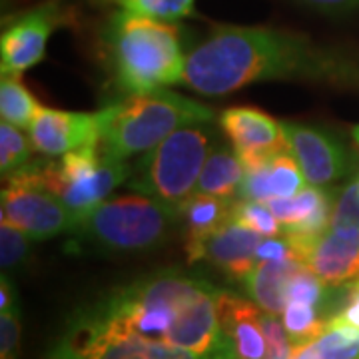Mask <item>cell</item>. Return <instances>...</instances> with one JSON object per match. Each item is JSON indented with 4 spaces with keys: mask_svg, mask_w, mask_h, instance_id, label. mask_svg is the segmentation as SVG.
Returning a JSON list of instances; mask_svg holds the SVG:
<instances>
[{
    "mask_svg": "<svg viewBox=\"0 0 359 359\" xmlns=\"http://www.w3.org/2000/svg\"><path fill=\"white\" fill-rule=\"evenodd\" d=\"M244 174V164H242L238 152L233 150V146L231 148L214 146V150L210 152L204 170H202L198 192L238 200Z\"/></svg>",
    "mask_w": 359,
    "mask_h": 359,
    "instance_id": "44dd1931",
    "label": "cell"
},
{
    "mask_svg": "<svg viewBox=\"0 0 359 359\" xmlns=\"http://www.w3.org/2000/svg\"><path fill=\"white\" fill-rule=\"evenodd\" d=\"M311 8H318L323 13H347L359 11V0H299Z\"/></svg>",
    "mask_w": 359,
    "mask_h": 359,
    "instance_id": "1f68e13d",
    "label": "cell"
},
{
    "mask_svg": "<svg viewBox=\"0 0 359 359\" xmlns=\"http://www.w3.org/2000/svg\"><path fill=\"white\" fill-rule=\"evenodd\" d=\"M68 20L60 0H48L13 18L0 36L2 74L20 76L36 66L46 54L52 32Z\"/></svg>",
    "mask_w": 359,
    "mask_h": 359,
    "instance_id": "30bf717a",
    "label": "cell"
},
{
    "mask_svg": "<svg viewBox=\"0 0 359 359\" xmlns=\"http://www.w3.org/2000/svg\"><path fill=\"white\" fill-rule=\"evenodd\" d=\"M358 66L304 34L269 26H214L186 54L184 84L224 96L268 80L347 82Z\"/></svg>",
    "mask_w": 359,
    "mask_h": 359,
    "instance_id": "6da1fadb",
    "label": "cell"
},
{
    "mask_svg": "<svg viewBox=\"0 0 359 359\" xmlns=\"http://www.w3.org/2000/svg\"><path fill=\"white\" fill-rule=\"evenodd\" d=\"M262 325H264L266 339H268V355H266V359H290L294 344H292L290 335L285 332L280 316L264 311L262 313Z\"/></svg>",
    "mask_w": 359,
    "mask_h": 359,
    "instance_id": "4dcf8cb0",
    "label": "cell"
},
{
    "mask_svg": "<svg viewBox=\"0 0 359 359\" xmlns=\"http://www.w3.org/2000/svg\"><path fill=\"white\" fill-rule=\"evenodd\" d=\"M290 359H320L316 349H313V344H299V346H294L292 349V355Z\"/></svg>",
    "mask_w": 359,
    "mask_h": 359,
    "instance_id": "836d02e7",
    "label": "cell"
},
{
    "mask_svg": "<svg viewBox=\"0 0 359 359\" xmlns=\"http://www.w3.org/2000/svg\"><path fill=\"white\" fill-rule=\"evenodd\" d=\"M262 240L264 236L230 218L200 242L186 245V254L190 262H208L230 280L242 283L257 264V245Z\"/></svg>",
    "mask_w": 359,
    "mask_h": 359,
    "instance_id": "7c38bea8",
    "label": "cell"
},
{
    "mask_svg": "<svg viewBox=\"0 0 359 359\" xmlns=\"http://www.w3.org/2000/svg\"><path fill=\"white\" fill-rule=\"evenodd\" d=\"M44 359H214L162 346L122 332L78 308L48 347Z\"/></svg>",
    "mask_w": 359,
    "mask_h": 359,
    "instance_id": "ba28073f",
    "label": "cell"
},
{
    "mask_svg": "<svg viewBox=\"0 0 359 359\" xmlns=\"http://www.w3.org/2000/svg\"><path fill=\"white\" fill-rule=\"evenodd\" d=\"M36 98L20 84L18 76L14 74H2L0 82V114L2 120L18 126V128H30L34 116L39 112Z\"/></svg>",
    "mask_w": 359,
    "mask_h": 359,
    "instance_id": "7402d4cb",
    "label": "cell"
},
{
    "mask_svg": "<svg viewBox=\"0 0 359 359\" xmlns=\"http://www.w3.org/2000/svg\"><path fill=\"white\" fill-rule=\"evenodd\" d=\"M358 184H359V178H358Z\"/></svg>",
    "mask_w": 359,
    "mask_h": 359,
    "instance_id": "d590c367",
    "label": "cell"
},
{
    "mask_svg": "<svg viewBox=\"0 0 359 359\" xmlns=\"http://www.w3.org/2000/svg\"><path fill=\"white\" fill-rule=\"evenodd\" d=\"M32 168L80 219L106 202L120 184H126L132 172L126 162L102 154L98 144L60 156V162H32Z\"/></svg>",
    "mask_w": 359,
    "mask_h": 359,
    "instance_id": "52a82bcc",
    "label": "cell"
},
{
    "mask_svg": "<svg viewBox=\"0 0 359 359\" xmlns=\"http://www.w3.org/2000/svg\"><path fill=\"white\" fill-rule=\"evenodd\" d=\"M180 226V208L144 194L108 198L70 231V252H142L160 245Z\"/></svg>",
    "mask_w": 359,
    "mask_h": 359,
    "instance_id": "5b68a950",
    "label": "cell"
},
{
    "mask_svg": "<svg viewBox=\"0 0 359 359\" xmlns=\"http://www.w3.org/2000/svg\"><path fill=\"white\" fill-rule=\"evenodd\" d=\"M282 124L290 152L295 156L309 186L325 188L349 172V156L330 134L295 122Z\"/></svg>",
    "mask_w": 359,
    "mask_h": 359,
    "instance_id": "5bb4252c",
    "label": "cell"
},
{
    "mask_svg": "<svg viewBox=\"0 0 359 359\" xmlns=\"http://www.w3.org/2000/svg\"><path fill=\"white\" fill-rule=\"evenodd\" d=\"M20 335H22L20 308L14 306L0 311V359H18Z\"/></svg>",
    "mask_w": 359,
    "mask_h": 359,
    "instance_id": "f546056e",
    "label": "cell"
},
{
    "mask_svg": "<svg viewBox=\"0 0 359 359\" xmlns=\"http://www.w3.org/2000/svg\"><path fill=\"white\" fill-rule=\"evenodd\" d=\"M282 224V231L295 244H308L330 228L334 196L318 186H306L290 198L266 202Z\"/></svg>",
    "mask_w": 359,
    "mask_h": 359,
    "instance_id": "e0dca14e",
    "label": "cell"
},
{
    "mask_svg": "<svg viewBox=\"0 0 359 359\" xmlns=\"http://www.w3.org/2000/svg\"><path fill=\"white\" fill-rule=\"evenodd\" d=\"M32 140L26 138L18 126H13L2 120L0 124V170L2 176H8L30 162L32 156Z\"/></svg>",
    "mask_w": 359,
    "mask_h": 359,
    "instance_id": "484cf974",
    "label": "cell"
},
{
    "mask_svg": "<svg viewBox=\"0 0 359 359\" xmlns=\"http://www.w3.org/2000/svg\"><path fill=\"white\" fill-rule=\"evenodd\" d=\"M222 292L182 269H162L124 283L84 308L122 332L214 359H230L219 327Z\"/></svg>",
    "mask_w": 359,
    "mask_h": 359,
    "instance_id": "7a4b0ae2",
    "label": "cell"
},
{
    "mask_svg": "<svg viewBox=\"0 0 359 359\" xmlns=\"http://www.w3.org/2000/svg\"><path fill=\"white\" fill-rule=\"evenodd\" d=\"M214 110L176 92L154 90L130 94L98 112V148L102 154L126 162L146 154L176 130L192 124H210Z\"/></svg>",
    "mask_w": 359,
    "mask_h": 359,
    "instance_id": "277c9868",
    "label": "cell"
},
{
    "mask_svg": "<svg viewBox=\"0 0 359 359\" xmlns=\"http://www.w3.org/2000/svg\"><path fill=\"white\" fill-rule=\"evenodd\" d=\"M6 186L0 198V219L26 231L34 242L58 233H70L80 222L66 202L46 188L36 176L32 162L4 176Z\"/></svg>",
    "mask_w": 359,
    "mask_h": 359,
    "instance_id": "9c48e42d",
    "label": "cell"
},
{
    "mask_svg": "<svg viewBox=\"0 0 359 359\" xmlns=\"http://www.w3.org/2000/svg\"><path fill=\"white\" fill-rule=\"evenodd\" d=\"M330 226H351L359 228V184L358 180L347 184L344 190H339L337 198H334L332 219Z\"/></svg>",
    "mask_w": 359,
    "mask_h": 359,
    "instance_id": "f1b7e54d",
    "label": "cell"
},
{
    "mask_svg": "<svg viewBox=\"0 0 359 359\" xmlns=\"http://www.w3.org/2000/svg\"><path fill=\"white\" fill-rule=\"evenodd\" d=\"M320 359H359V330L330 320L313 341Z\"/></svg>",
    "mask_w": 359,
    "mask_h": 359,
    "instance_id": "d4e9b609",
    "label": "cell"
},
{
    "mask_svg": "<svg viewBox=\"0 0 359 359\" xmlns=\"http://www.w3.org/2000/svg\"><path fill=\"white\" fill-rule=\"evenodd\" d=\"M236 200L196 192L180 205V226L184 230V244L192 245L224 226L233 214Z\"/></svg>",
    "mask_w": 359,
    "mask_h": 359,
    "instance_id": "ffe728a7",
    "label": "cell"
},
{
    "mask_svg": "<svg viewBox=\"0 0 359 359\" xmlns=\"http://www.w3.org/2000/svg\"><path fill=\"white\" fill-rule=\"evenodd\" d=\"M218 313L230 359H266L268 339L262 325L264 309L252 299L224 290Z\"/></svg>",
    "mask_w": 359,
    "mask_h": 359,
    "instance_id": "2e32d148",
    "label": "cell"
},
{
    "mask_svg": "<svg viewBox=\"0 0 359 359\" xmlns=\"http://www.w3.org/2000/svg\"><path fill=\"white\" fill-rule=\"evenodd\" d=\"M28 136L34 150L48 158H58L90 144H98V112H66L40 106Z\"/></svg>",
    "mask_w": 359,
    "mask_h": 359,
    "instance_id": "9a60e30c",
    "label": "cell"
},
{
    "mask_svg": "<svg viewBox=\"0 0 359 359\" xmlns=\"http://www.w3.org/2000/svg\"><path fill=\"white\" fill-rule=\"evenodd\" d=\"M297 250L302 264L332 287L359 280V228L330 226Z\"/></svg>",
    "mask_w": 359,
    "mask_h": 359,
    "instance_id": "4fadbf2b",
    "label": "cell"
},
{
    "mask_svg": "<svg viewBox=\"0 0 359 359\" xmlns=\"http://www.w3.org/2000/svg\"><path fill=\"white\" fill-rule=\"evenodd\" d=\"M214 150L208 124L176 130L156 148L140 156L126 182L130 190L180 208L198 192L205 160Z\"/></svg>",
    "mask_w": 359,
    "mask_h": 359,
    "instance_id": "8992f818",
    "label": "cell"
},
{
    "mask_svg": "<svg viewBox=\"0 0 359 359\" xmlns=\"http://www.w3.org/2000/svg\"><path fill=\"white\" fill-rule=\"evenodd\" d=\"M100 6H114L116 11L150 16L156 20L178 22L196 14V0H92Z\"/></svg>",
    "mask_w": 359,
    "mask_h": 359,
    "instance_id": "cb8c5ba5",
    "label": "cell"
},
{
    "mask_svg": "<svg viewBox=\"0 0 359 359\" xmlns=\"http://www.w3.org/2000/svg\"><path fill=\"white\" fill-rule=\"evenodd\" d=\"M106 60L116 86L144 94L184 82L186 54L176 22L116 11L102 30Z\"/></svg>",
    "mask_w": 359,
    "mask_h": 359,
    "instance_id": "3957f363",
    "label": "cell"
},
{
    "mask_svg": "<svg viewBox=\"0 0 359 359\" xmlns=\"http://www.w3.org/2000/svg\"><path fill=\"white\" fill-rule=\"evenodd\" d=\"M353 136H355V140L359 144V126H355V130H353Z\"/></svg>",
    "mask_w": 359,
    "mask_h": 359,
    "instance_id": "e575fe53",
    "label": "cell"
},
{
    "mask_svg": "<svg viewBox=\"0 0 359 359\" xmlns=\"http://www.w3.org/2000/svg\"><path fill=\"white\" fill-rule=\"evenodd\" d=\"M309 186L304 172L290 150L278 152L268 162L248 168L240 188V200L269 202L273 198H290Z\"/></svg>",
    "mask_w": 359,
    "mask_h": 359,
    "instance_id": "ac0fdd59",
    "label": "cell"
},
{
    "mask_svg": "<svg viewBox=\"0 0 359 359\" xmlns=\"http://www.w3.org/2000/svg\"><path fill=\"white\" fill-rule=\"evenodd\" d=\"M231 218L240 222L242 226L257 231L264 238L282 236V224L278 222L276 214L269 210L266 202H254V200H236Z\"/></svg>",
    "mask_w": 359,
    "mask_h": 359,
    "instance_id": "4316f807",
    "label": "cell"
},
{
    "mask_svg": "<svg viewBox=\"0 0 359 359\" xmlns=\"http://www.w3.org/2000/svg\"><path fill=\"white\" fill-rule=\"evenodd\" d=\"M282 321L292 344H309L325 330L327 316L323 309L304 302H287L282 311Z\"/></svg>",
    "mask_w": 359,
    "mask_h": 359,
    "instance_id": "603a6c76",
    "label": "cell"
},
{
    "mask_svg": "<svg viewBox=\"0 0 359 359\" xmlns=\"http://www.w3.org/2000/svg\"><path fill=\"white\" fill-rule=\"evenodd\" d=\"M32 238L16 228L14 224L0 219V266H2V273L13 271L20 264H25V259L30 254L32 248Z\"/></svg>",
    "mask_w": 359,
    "mask_h": 359,
    "instance_id": "83f0119b",
    "label": "cell"
},
{
    "mask_svg": "<svg viewBox=\"0 0 359 359\" xmlns=\"http://www.w3.org/2000/svg\"><path fill=\"white\" fill-rule=\"evenodd\" d=\"M219 128L240 156L244 170L259 166L278 152L290 150L282 122L257 108L236 106L224 110L219 116Z\"/></svg>",
    "mask_w": 359,
    "mask_h": 359,
    "instance_id": "8fae6325",
    "label": "cell"
},
{
    "mask_svg": "<svg viewBox=\"0 0 359 359\" xmlns=\"http://www.w3.org/2000/svg\"><path fill=\"white\" fill-rule=\"evenodd\" d=\"M14 306H18V297H16L14 283L6 273H2V278H0V311L11 309Z\"/></svg>",
    "mask_w": 359,
    "mask_h": 359,
    "instance_id": "d6a6232c",
    "label": "cell"
},
{
    "mask_svg": "<svg viewBox=\"0 0 359 359\" xmlns=\"http://www.w3.org/2000/svg\"><path fill=\"white\" fill-rule=\"evenodd\" d=\"M304 268L297 259H262L242 282L245 295L264 311L282 316L287 304V285Z\"/></svg>",
    "mask_w": 359,
    "mask_h": 359,
    "instance_id": "d6986e66",
    "label": "cell"
}]
</instances>
